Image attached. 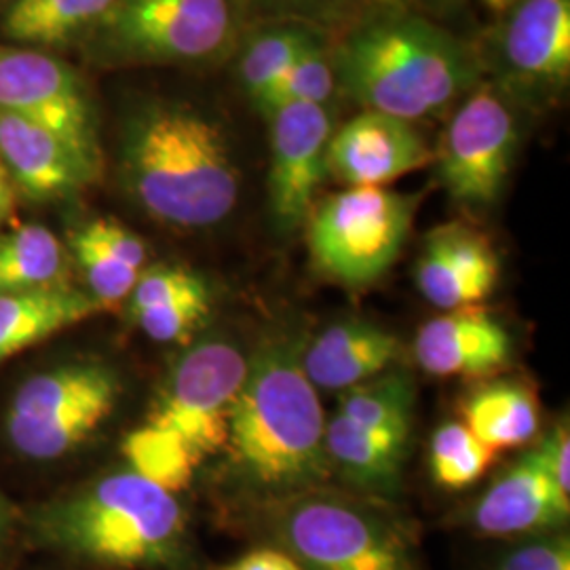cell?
<instances>
[{"instance_id":"obj_1","label":"cell","mask_w":570,"mask_h":570,"mask_svg":"<svg viewBox=\"0 0 570 570\" xmlns=\"http://www.w3.org/2000/svg\"><path fill=\"white\" fill-rule=\"evenodd\" d=\"M336 35L327 47L336 87L362 110L423 121L484 81L473 45L397 0H374Z\"/></svg>"},{"instance_id":"obj_2","label":"cell","mask_w":570,"mask_h":570,"mask_svg":"<svg viewBox=\"0 0 570 570\" xmlns=\"http://www.w3.org/2000/svg\"><path fill=\"white\" fill-rule=\"evenodd\" d=\"M305 345L294 330L268 334L247 357L228 421L230 463L268 501L322 489L334 475L324 407L303 367Z\"/></svg>"},{"instance_id":"obj_3","label":"cell","mask_w":570,"mask_h":570,"mask_svg":"<svg viewBox=\"0 0 570 570\" xmlns=\"http://www.w3.org/2000/svg\"><path fill=\"white\" fill-rule=\"evenodd\" d=\"M121 157L134 199L164 225H220L239 199V167L223 125L188 104L138 108L125 127Z\"/></svg>"},{"instance_id":"obj_4","label":"cell","mask_w":570,"mask_h":570,"mask_svg":"<svg viewBox=\"0 0 570 570\" xmlns=\"http://www.w3.org/2000/svg\"><path fill=\"white\" fill-rule=\"evenodd\" d=\"M56 543L117 569L165 567L178 560L186 518L176 494L136 471H119L51 511Z\"/></svg>"},{"instance_id":"obj_5","label":"cell","mask_w":570,"mask_h":570,"mask_svg":"<svg viewBox=\"0 0 570 570\" xmlns=\"http://www.w3.org/2000/svg\"><path fill=\"white\" fill-rule=\"evenodd\" d=\"M265 529L305 570H421L407 527L326 487L268 501Z\"/></svg>"},{"instance_id":"obj_6","label":"cell","mask_w":570,"mask_h":570,"mask_svg":"<svg viewBox=\"0 0 570 570\" xmlns=\"http://www.w3.org/2000/svg\"><path fill=\"white\" fill-rule=\"evenodd\" d=\"M421 195L389 188H345L315 202L306 218V245L317 273L348 289L385 277L400 258Z\"/></svg>"},{"instance_id":"obj_7","label":"cell","mask_w":570,"mask_h":570,"mask_svg":"<svg viewBox=\"0 0 570 570\" xmlns=\"http://www.w3.org/2000/svg\"><path fill=\"white\" fill-rule=\"evenodd\" d=\"M247 16L245 0H119L98 26L127 60L199 63L239 47Z\"/></svg>"},{"instance_id":"obj_8","label":"cell","mask_w":570,"mask_h":570,"mask_svg":"<svg viewBox=\"0 0 570 570\" xmlns=\"http://www.w3.org/2000/svg\"><path fill=\"white\" fill-rule=\"evenodd\" d=\"M518 108L489 81L454 106L431 164L452 202L471 209L499 202L522 138Z\"/></svg>"},{"instance_id":"obj_9","label":"cell","mask_w":570,"mask_h":570,"mask_svg":"<svg viewBox=\"0 0 570 570\" xmlns=\"http://www.w3.org/2000/svg\"><path fill=\"white\" fill-rule=\"evenodd\" d=\"M119 393V379L100 364H72L37 374L11 402L9 440L23 456L58 459L102 425Z\"/></svg>"},{"instance_id":"obj_10","label":"cell","mask_w":570,"mask_h":570,"mask_svg":"<svg viewBox=\"0 0 570 570\" xmlns=\"http://www.w3.org/2000/svg\"><path fill=\"white\" fill-rule=\"evenodd\" d=\"M245 372L247 355L230 341L209 338L190 346L169 372L146 425L174 433L202 463L226 446Z\"/></svg>"},{"instance_id":"obj_11","label":"cell","mask_w":570,"mask_h":570,"mask_svg":"<svg viewBox=\"0 0 570 570\" xmlns=\"http://www.w3.org/2000/svg\"><path fill=\"white\" fill-rule=\"evenodd\" d=\"M482 61L494 70L490 82L515 106L562 100L570 82V0H515Z\"/></svg>"},{"instance_id":"obj_12","label":"cell","mask_w":570,"mask_h":570,"mask_svg":"<svg viewBox=\"0 0 570 570\" xmlns=\"http://www.w3.org/2000/svg\"><path fill=\"white\" fill-rule=\"evenodd\" d=\"M0 110L41 125L98 171L91 106L68 63L35 49L0 47Z\"/></svg>"},{"instance_id":"obj_13","label":"cell","mask_w":570,"mask_h":570,"mask_svg":"<svg viewBox=\"0 0 570 570\" xmlns=\"http://www.w3.org/2000/svg\"><path fill=\"white\" fill-rule=\"evenodd\" d=\"M268 122V212L282 233L305 225L327 176V144L334 134L330 106L285 104L263 115Z\"/></svg>"},{"instance_id":"obj_14","label":"cell","mask_w":570,"mask_h":570,"mask_svg":"<svg viewBox=\"0 0 570 570\" xmlns=\"http://www.w3.org/2000/svg\"><path fill=\"white\" fill-rule=\"evenodd\" d=\"M570 494L558 487L546 442L503 469L469 511V527L490 539H524L567 529Z\"/></svg>"},{"instance_id":"obj_15","label":"cell","mask_w":570,"mask_h":570,"mask_svg":"<svg viewBox=\"0 0 570 570\" xmlns=\"http://www.w3.org/2000/svg\"><path fill=\"white\" fill-rule=\"evenodd\" d=\"M433 164V148L414 122L362 110L334 129L327 176L346 188H385Z\"/></svg>"},{"instance_id":"obj_16","label":"cell","mask_w":570,"mask_h":570,"mask_svg":"<svg viewBox=\"0 0 570 570\" xmlns=\"http://www.w3.org/2000/svg\"><path fill=\"white\" fill-rule=\"evenodd\" d=\"M414 360L438 379H489L510 366L513 338L489 311L454 308L416 332Z\"/></svg>"},{"instance_id":"obj_17","label":"cell","mask_w":570,"mask_h":570,"mask_svg":"<svg viewBox=\"0 0 570 570\" xmlns=\"http://www.w3.org/2000/svg\"><path fill=\"white\" fill-rule=\"evenodd\" d=\"M402 355L400 338L364 320H345L306 341L303 367L311 385L343 393L391 370Z\"/></svg>"},{"instance_id":"obj_18","label":"cell","mask_w":570,"mask_h":570,"mask_svg":"<svg viewBox=\"0 0 570 570\" xmlns=\"http://www.w3.org/2000/svg\"><path fill=\"white\" fill-rule=\"evenodd\" d=\"M0 161L32 199L66 197L96 176L58 136L0 110Z\"/></svg>"},{"instance_id":"obj_19","label":"cell","mask_w":570,"mask_h":570,"mask_svg":"<svg viewBox=\"0 0 570 570\" xmlns=\"http://www.w3.org/2000/svg\"><path fill=\"white\" fill-rule=\"evenodd\" d=\"M100 311L104 306L91 294L66 284L0 294V362Z\"/></svg>"},{"instance_id":"obj_20","label":"cell","mask_w":570,"mask_h":570,"mask_svg":"<svg viewBox=\"0 0 570 570\" xmlns=\"http://www.w3.org/2000/svg\"><path fill=\"white\" fill-rule=\"evenodd\" d=\"M407 438L360 428L334 412L326 423V452L334 473L353 489L393 497L402 484Z\"/></svg>"},{"instance_id":"obj_21","label":"cell","mask_w":570,"mask_h":570,"mask_svg":"<svg viewBox=\"0 0 570 570\" xmlns=\"http://www.w3.org/2000/svg\"><path fill=\"white\" fill-rule=\"evenodd\" d=\"M461 423L497 452L520 449L541 428L539 400L524 383L492 381L463 400Z\"/></svg>"},{"instance_id":"obj_22","label":"cell","mask_w":570,"mask_h":570,"mask_svg":"<svg viewBox=\"0 0 570 570\" xmlns=\"http://www.w3.org/2000/svg\"><path fill=\"white\" fill-rule=\"evenodd\" d=\"M327 45L326 32L296 21H265L237 47V81L256 102L306 51Z\"/></svg>"},{"instance_id":"obj_23","label":"cell","mask_w":570,"mask_h":570,"mask_svg":"<svg viewBox=\"0 0 570 570\" xmlns=\"http://www.w3.org/2000/svg\"><path fill=\"white\" fill-rule=\"evenodd\" d=\"M416 387L406 370H387L338 395L336 412L360 428L407 438L412 433Z\"/></svg>"},{"instance_id":"obj_24","label":"cell","mask_w":570,"mask_h":570,"mask_svg":"<svg viewBox=\"0 0 570 570\" xmlns=\"http://www.w3.org/2000/svg\"><path fill=\"white\" fill-rule=\"evenodd\" d=\"M66 252L41 225H21L0 237V294L63 285Z\"/></svg>"},{"instance_id":"obj_25","label":"cell","mask_w":570,"mask_h":570,"mask_svg":"<svg viewBox=\"0 0 570 570\" xmlns=\"http://www.w3.org/2000/svg\"><path fill=\"white\" fill-rule=\"evenodd\" d=\"M119 0H16L4 16L13 41L53 45L87 26H98Z\"/></svg>"},{"instance_id":"obj_26","label":"cell","mask_w":570,"mask_h":570,"mask_svg":"<svg viewBox=\"0 0 570 570\" xmlns=\"http://www.w3.org/2000/svg\"><path fill=\"white\" fill-rule=\"evenodd\" d=\"M122 454L129 459L131 471L171 494L190 487L195 469L199 465L183 440L169 431L150 425L134 431L125 440Z\"/></svg>"},{"instance_id":"obj_27","label":"cell","mask_w":570,"mask_h":570,"mask_svg":"<svg viewBox=\"0 0 570 570\" xmlns=\"http://www.w3.org/2000/svg\"><path fill=\"white\" fill-rule=\"evenodd\" d=\"M497 454V450L473 435L461 421H450L435 429L431 438V478L442 489H469L489 471Z\"/></svg>"},{"instance_id":"obj_28","label":"cell","mask_w":570,"mask_h":570,"mask_svg":"<svg viewBox=\"0 0 570 570\" xmlns=\"http://www.w3.org/2000/svg\"><path fill=\"white\" fill-rule=\"evenodd\" d=\"M338 87L334 68L327 53V45L306 51L305 56L285 72L254 106L261 115H266L285 104H315L330 106Z\"/></svg>"},{"instance_id":"obj_29","label":"cell","mask_w":570,"mask_h":570,"mask_svg":"<svg viewBox=\"0 0 570 570\" xmlns=\"http://www.w3.org/2000/svg\"><path fill=\"white\" fill-rule=\"evenodd\" d=\"M374 0H245L249 16L265 21H296L322 32H338Z\"/></svg>"},{"instance_id":"obj_30","label":"cell","mask_w":570,"mask_h":570,"mask_svg":"<svg viewBox=\"0 0 570 570\" xmlns=\"http://www.w3.org/2000/svg\"><path fill=\"white\" fill-rule=\"evenodd\" d=\"M72 249L77 256V263L85 273V279L89 285V294L106 308L117 305L125 298H129L134 285L138 282L142 271H136L125 265L112 254H108L100 245L89 242L81 233L75 235Z\"/></svg>"},{"instance_id":"obj_31","label":"cell","mask_w":570,"mask_h":570,"mask_svg":"<svg viewBox=\"0 0 570 570\" xmlns=\"http://www.w3.org/2000/svg\"><path fill=\"white\" fill-rule=\"evenodd\" d=\"M212 308L209 289L193 294L180 301L150 306L134 313V322L142 327L144 334L157 343H183L204 326Z\"/></svg>"},{"instance_id":"obj_32","label":"cell","mask_w":570,"mask_h":570,"mask_svg":"<svg viewBox=\"0 0 570 570\" xmlns=\"http://www.w3.org/2000/svg\"><path fill=\"white\" fill-rule=\"evenodd\" d=\"M490 570H570L569 530L515 539L499 551Z\"/></svg>"},{"instance_id":"obj_33","label":"cell","mask_w":570,"mask_h":570,"mask_svg":"<svg viewBox=\"0 0 570 570\" xmlns=\"http://www.w3.org/2000/svg\"><path fill=\"white\" fill-rule=\"evenodd\" d=\"M204 277L184 266H150L140 273L138 282L129 294V313H138L150 306L180 301L193 294L207 292Z\"/></svg>"},{"instance_id":"obj_34","label":"cell","mask_w":570,"mask_h":570,"mask_svg":"<svg viewBox=\"0 0 570 570\" xmlns=\"http://www.w3.org/2000/svg\"><path fill=\"white\" fill-rule=\"evenodd\" d=\"M82 237H87L89 242L104 247L108 254H112L115 258H119L136 271H144V263H146V245L142 239L131 233L129 228L115 223V220H106V218H98L87 226H82Z\"/></svg>"},{"instance_id":"obj_35","label":"cell","mask_w":570,"mask_h":570,"mask_svg":"<svg viewBox=\"0 0 570 570\" xmlns=\"http://www.w3.org/2000/svg\"><path fill=\"white\" fill-rule=\"evenodd\" d=\"M546 446L550 454L551 471L558 487L570 494V435L569 423H558L546 435Z\"/></svg>"},{"instance_id":"obj_36","label":"cell","mask_w":570,"mask_h":570,"mask_svg":"<svg viewBox=\"0 0 570 570\" xmlns=\"http://www.w3.org/2000/svg\"><path fill=\"white\" fill-rule=\"evenodd\" d=\"M223 570H305L289 553L279 548H258L247 551Z\"/></svg>"},{"instance_id":"obj_37","label":"cell","mask_w":570,"mask_h":570,"mask_svg":"<svg viewBox=\"0 0 570 570\" xmlns=\"http://www.w3.org/2000/svg\"><path fill=\"white\" fill-rule=\"evenodd\" d=\"M397 2H404L410 9L435 21L456 16L465 4V0H397Z\"/></svg>"},{"instance_id":"obj_38","label":"cell","mask_w":570,"mask_h":570,"mask_svg":"<svg viewBox=\"0 0 570 570\" xmlns=\"http://www.w3.org/2000/svg\"><path fill=\"white\" fill-rule=\"evenodd\" d=\"M16 207V190H13V180L4 165L0 161V225L11 218Z\"/></svg>"},{"instance_id":"obj_39","label":"cell","mask_w":570,"mask_h":570,"mask_svg":"<svg viewBox=\"0 0 570 570\" xmlns=\"http://www.w3.org/2000/svg\"><path fill=\"white\" fill-rule=\"evenodd\" d=\"M487 7H490L492 11H499V13H505L508 9H510L511 4L515 2V0H482Z\"/></svg>"},{"instance_id":"obj_40","label":"cell","mask_w":570,"mask_h":570,"mask_svg":"<svg viewBox=\"0 0 570 570\" xmlns=\"http://www.w3.org/2000/svg\"><path fill=\"white\" fill-rule=\"evenodd\" d=\"M7 524H9V510H7V505H4V501L0 497V537L7 530Z\"/></svg>"}]
</instances>
